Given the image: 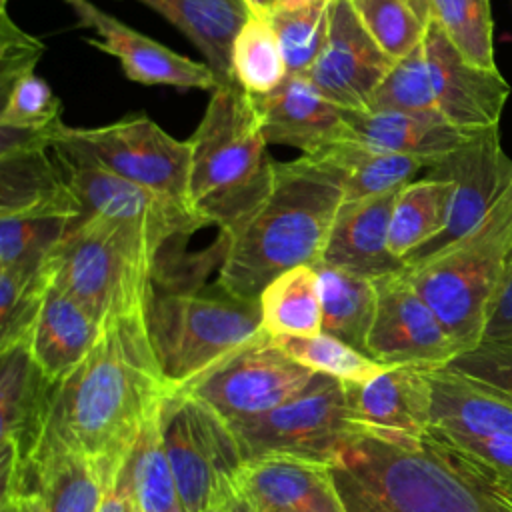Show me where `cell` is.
Returning a JSON list of instances; mask_svg holds the SVG:
<instances>
[{
	"instance_id": "obj_1",
	"label": "cell",
	"mask_w": 512,
	"mask_h": 512,
	"mask_svg": "<svg viewBox=\"0 0 512 512\" xmlns=\"http://www.w3.org/2000/svg\"><path fill=\"white\" fill-rule=\"evenodd\" d=\"M172 390L150 340L148 316L104 324L88 358L58 384L40 452L82 456L114 480Z\"/></svg>"
},
{
	"instance_id": "obj_2",
	"label": "cell",
	"mask_w": 512,
	"mask_h": 512,
	"mask_svg": "<svg viewBox=\"0 0 512 512\" xmlns=\"http://www.w3.org/2000/svg\"><path fill=\"white\" fill-rule=\"evenodd\" d=\"M330 468L346 512H512V480L432 430L354 436Z\"/></svg>"
},
{
	"instance_id": "obj_3",
	"label": "cell",
	"mask_w": 512,
	"mask_h": 512,
	"mask_svg": "<svg viewBox=\"0 0 512 512\" xmlns=\"http://www.w3.org/2000/svg\"><path fill=\"white\" fill-rule=\"evenodd\" d=\"M342 202V182L324 164L308 156L274 160L264 192L218 226L216 286L258 300L280 274L320 264Z\"/></svg>"
},
{
	"instance_id": "obj_4",
	"label": "cell",
	"mask_w": 512,
	"mask_h": 512,
	"mask_svg": "<svg viewBox=\"0 0 512 512\" xmlns=\"http://www.w3.org/2000/svg\"><path fill=\"white\" fill-rule=\"evenodd\" d=\"M162 248L140 224L84 214L50 250L52 280L100 326L146 318Z\"/></svg>"
},
{
	"instance_id": "obj_5",
	"label": "cell",
	"mask_w": 512,
	"mask_h": 512,
	"mask_svg": "<svg viewBox=\"0 0 512 512\" xmlns=\"http://www.w3.org/2000/svg\"><path fill=\"white\" fill-rule=\"evenodd\" d=\"M190 144V206L222 226L264 192L274 160L254 98L234 80L210 92Z\"/></svg>"
},
{
	"instance_id": "obj_6",
	"label": "cell",
	"mask_w": 512,
	"mask_h": 512,
	"mask_svg": "<svg viewBox=\"0 0 512 512\" xmlns=\"http://www.w3.org/2000/svg\"><path fill=\"white\" fill-rule=\"evenodd\" d=\"M510 252L512 184L474 230L402 268L460 354L482 342Z\"/></svg>"
},
{
	"instance_id": "obj_7",
	"label": "cell",
	"mask_w": 512,
	"mask_h": 512,
	"mask_svg": "<svg viewBox=\"0 0 512 512\" xmlns=\"http://www.w3.org/2000/svg\"><path fill=\"white\" fill-rule=\"evenodd\" d=\"M148 332L166 380L184 388L234 356L270 338L258 300H242L220 286L216 292L160 290L148 308Z\"/></svg>"
},
{
	"instance_id": "obj_8",
	"label": "cell",
	"mask_w": 512,
	"mask_h": 512,
	"mask_svg": "<svg viewBox=\"0 0 512 512\" xmlns=\"http://www.w3.org/2000/svg\"><path fill=\"white\" fill-rule=\"evenodd\" d=\"M160 428L182 512H206L236 486L246 462L234 430L208 404L178 388L162 404Z\"/></svg>"
},
{
	"instance_id": "obj_9",
	"label": "cell",
	"mask_w": 512,
	"mask_h": 512,
	"mask_svg": "<svg viewBox=\"0 0 512 512\" xmlns=\"http://www.w3.org/2000/svg\"><path fill=\"white\" fill-rule=\"evenodd\" d=\"M232 430L246 460L264 454H294L328 464L356 436L346 384L326 374H316L302 392Z\"/></svg>"
},
{
	"instance_id": "obj_10",
	"label": "cell",
	"mask_w": 512,
	"mask_h": 512,
	"mask_svg": "<svg viewBox=\"0 0 512 512\" xmlns=\"http://www.w3.org/2000/svg\"><path fill=\"white\" fill-rule=\"evenodd\" d=\"M56 140L130 182L190 206V144L170 136L146 114L96 128L64 126Z\"/></svg>"
},
{
	"instance_id": "obj_11",
	"label": "cell",
	"mask_w": 512,
	"mask_h": 512,
	"mask_svg": "<svg viewBox=\"0 0 512 512\" xmlns=\"http://www.w3.org/2000/svg\"><path fill=\"white\" fill-rule=\"evenodd\" d=\"M56 388L34 362L30 346L0 352V506L36 492V458L48 432Z\"/></svg>"
},
{
	"instance_id": "obj_12",
	"label": "cell",
	"mask_w": 512,
	"mask_h": 512,
	"mask_svg": "<svg viewBox=\"0 0 512 512\" xmlns=\"http://www.w3.org/2000/svg\"><path fill=\"white\" fill-rule=\"evenodd\" d=\"M314 376L316 372L292 360L272 338H264L178 390L208 404L232 428L278 408Z\"/></svg>"
},
{
	"instance_id": "obj_13",
	"label": "cell",
	"mask_w": 512,
	"mask_h": 512,
	"mask_svg": "<svg viewBox=\"0 0 512 512\" xmlns=\"http://www.w3.org/2000/svg\"><path fill=\"white\" fill-rule=\"evenodd\" d=\"M52 152L82 206V216L98 214L140 224L162 246L210 226L190 206L106 170L82 150L62 140H54Z\"/></svg>"
},
{
	"instance_id": "obj_14",
	"label": "cell",
	"mask_w": 512,
	"mask_h": 512,
	"mask_svg": "<svg viewBox=\"0 0 512 512\" xmlns=\"http://www.w3.org/2000/svg\"><path fill=\"white\" fill-rule=\"evenodd\" d=\"M376 310L366 352L378 364L442 368L458 354L436 314L400 272L374 278Z\"/></svg>"
},
{
	"instance_id": "obj_15",
	"label": "cell",
	"mask_w": 512,
	"mask_h": 512,
	"mask_svg": "<svg viewBox=\"0 0 512 512\" xmlns=\"http://www.w3.org/2000/svg\"><path fill=\"white\" fill-rule=\"evenodd\" d=\"M394 64L360 22L352 0H330L326 40L306 74L312 86L342 110L366 112Z\"/></svg>"
},
{
	"instance_id": "obj_16",
	"label": "cell",
	"mask_w": 512,
	"mask_h": 512,
	"mask_svg": "<svg viewBox=\"0 0 512 512\" xmlns=\"http://www.w3.org/2000/svg\"><path fill=\"white\" fill-rule=\"evenodd\" d=\"M428 172V176L454 182L448 224L436 238L408 256L404 266L446 248L474 230L512 184V158L500 144L498 128H490L428 168Z\"/></svg>"
},
{
	"instance_id": "obj_17",
	"label": "cell",
	"mask_w": 512,
	"mask_h": 512,
	"mask_svg": "<svg viewBox=\"0 0 512 512\" xmlns=\"http://www.w3.org/2000/svg\"><path fill=\"white\" fill-rule=\"evenodd\" d=\"M422 50L434 110L466 132L498 128L510 96V84L500 70L470 64L434 20Z\"/></svg>"
},
{
	"instance_id": "obj_18",
	"label": "cell",
	"mask_w": 512,
	"mask_h": 512,
	"mask_svg": "<svg viewBox=\"0 0 512 512\" xmlns=\"http://www.w3.org/2000/svg\"><path fill=\"white\" fill-rule=\"evenodd\" d=\"M78 20V26L96 32L88 44L114 56L124 74L146 86H174L194 90H216L214 72L188 56H182L150 36L126 26L116 16L100 10L90 0H62Z\"/></svg>"
},
{
	"instance_id": "obj_19",
	"label": "cell",
	"mask_w": 512,
	"mask_h": 512,
	"mask_svg": "<svg viewBox=\"0 0 512 512\" xmlns=\"http://www.w3.org/2000/svg\"><path fill=\"white\" fill-rule=\"evenodd\" d=\"M350 422L356 436L384 440L420 438L432 424L428 368L392 366L362 384H346Z\"/></svg>"
},
{
	"instance_id": "obj_20",
	"label": "cell",
	"mask_w": 512,
	"mask_h": 512,
	"mask_svg": "<svg viewBox=\"0 0 512 512\" xmlns=\"http://www.w3.org/2000/svg\"><path fill=\"white\" fill-rule=\"evenodd\" d=\"M236 488L256 512H346L330 464L304 456L250 458Z\"/></svg>"
},
{
	"instance_id": "obj_21",
	"label": "cell",
	"mask_w": 512,
	"mask_h": 512,
	"mask_svg": "<svg viewBox=\"0 0 512 512\" xmlns=\"http://www.w3.org/2000/svg\"><path fill=\"white\" fill-rule=\"evenodd\" d=\"M252 98L268 144L314 156L348 136L346 110L324 98L306 76L288 74L278 88Z\"/></svg>"
},
{
	"instance_id": "obj_22",
	"label": "cell",
	"mask_w": 512,
	"mask_h": 512,
	"mask_svg": "<svg viewBox=\"0 0 512 512\" xmlns=\"http://www.w3.org/2000/svg\"><path fill=\"white\" fill-rule=\"evenodd\" d=\"M398 190L342 202L320 264L364 278L400 272L404 262L390 252V218Z\"/></svg>"
},
{
	"instance_id": "obj_23",
	"label": "cell",
	"mask_w": 512,
	"mask_h": 512,
	"mask_svg": "<svg viewBox=\"0 0 512 512\" xmlns=\"http://www.w3.org/2000/svg\"><path fill=\"white\" fill-rule=\"evenodd\" d=\"M428 378L432 430L512 440V392L468 378L448 366L428 368Z\"/></svg>"
},
{
	"instance_id": "obj_24",
	"label": "cell",
	"mask_w": 512,
	"mask_h": 512,
	"mask_svg": "<svg viewBox=\"0 0 512 512\" xmlns=\"http://www.w3.org/2000/svg\"><path fill=\"white\" fill-rule=\"evenodd\" d=\"M346 124L352 138L390 152L418 158L426 168L436 166L448 154L456 152L480 134L460 130L436 112L346 110Z\"/></svg>"
},
{
	"instance_id": "obj_25",
	"label": "cell",
	"mask_w": 512,
	"mask_h": 512,
	"mask_svg": "<svg viewBox=\"0 0 512 512\" xmlns=\"http://www.w3.org/2000/svg\"><path fill=\"white\" fill-rule=\"evenodd\" d=\"M100 330L102 326L52 280L32 332L30 354L38 368L60 384L88 358Z\"/></svg>"
},
{
	"instance_id": "obj_26",
	"label": "cell",
	"mask_w": 512,
	"mask_h": 512,
	"mask_svg": "<svg viewBox=\"0 0 512 512\" xmlns=\"http://www.w3.org/2000/svg\"><path fill=\"white\" fill-rule=\"evenodd\" d=\"M178 28L204 56L218 84L232 82V48L250 18L244 0H138Z\"/></svg>"
},
{
	"instance_id": "obj_27",
	"label": "cell",
	"mask_w": 512,
	"mask_h": 512,
	"mask_svg": "<svg viewBox=\"0 0 512 512\" xmlns=\"http://www.w3.org/2000/svg\"><path fill=\"white\" fill-rule=\"evenodd\" d=\"M308 158L324 164L340 178L344 202L400 190L426 168L418 158L366 144L350 134Z\"/></svg>"
},
{
	"instance_id": "obj_28",
	"label": "cell",
	"mask_w": 512,
	"mask_h": 512,
	"mask_svg": "<svg viewBox=\"0 0 512 512\" xmlns=\"http://www.w3.org/2000/svg\"><path fill=\"white\" fill-rule=\"evenodd\" d=\"M454 182L426 176L402 186L394 198L390 218V252L406 260L436 238L448 224Z\"/></svg>"
},
{
	"instance_id": "obj_29",
	"label": "cell",
	"mask_w": 512,
	"mask_h": 512,
	"mask_svg": "<svg viewBox=\"0 0 512 512\" xmlns=\"http://www.w3.org/2000/svg\"><path fill=\"white\" fill-rule=\"evenodd\" d=\"M262 328L270 338L322 332V290L316 266H298L274 278L260 294Z\"/></svg>"
},
{
	"instance_id": "obj_30",
	"label": "cell",
	"mask_w": 512,
	"mask_h": 512,
	"mask_svg": "<svg viewBox=\"0 0 512 512\" xmlns=\"http://www.w3.org/2000/svg\"><path fill=\"white\" fill-rule=\"evenodd\" d=\"M50 282V252L0 266V352L30 346Z\"/></svg>"
},
{
	"instance_id": "obj_31",
	"label": "cell",
	"mask_w": 512,
	"mask_h": 512,
	"mask_svg": "<svg viewBox=\"0 0 512 512\" xmlns=\"http://www.w3.org/2000/svg\"><path fill=\"white\" fill-rule=\"evenodd\" d=\"M322 290V332L366 352L368 334L376 310V286L340 268L316 264Z\"/></svg>"
},
{
	"instance_id": "obj_32",
	"label": "cell",
	"mask_w": 512,
	"mask_h": 512,
	"mask_svg": "<svg viewBox=\"0 0 512 512\" xmlns=\"http://www.w3.org/2000/svg\"><path fill=\"white\" fill-rule=\"evenodd\" d=\"M114 480L70 452L42 450L36 460V492L42 494L48 512H98Z\"/></svg>"
},
{
	"instance_id": "obj_33",
	"label": "cell",
	"mask_w": 512,
	"mask_h": 512,
	"mask_svg": "<svg viewBox=\"0 0 512 512\" xmlns=\"http://www.w3.org/2000/svg\"><path fill=\"white\" fill-rule=\"evenodd\" d=\"M160 412L146 422L128 456L132 492L140 512H182L176 478L164 450Z\"/></svg>"
},
{
	"instance_id": "obj_34",
	"label": "cell",
	"mask_w": 512,
	"mask_h": 512,
	"mask_svg": "<svg viewBox=\"0 0 512 512\" xmlns=\"http://www.w3.org/2000/svg\"><path fill=\"white\" fill-rule=\"evenodd\" d=\"M352 6L386 56L394 62L416 50L430 24V0H352Z\"/></svg>"
},
{
	"instance_id": "obj_35",
	"label": "cell",
	"mask_w": 512,
	"mask_h": 512,
	"mask_svg": "<svg viewBox=\"0 0 512 512\" xmlns=\"http://www.w3.org/2000/svg\"><path fill=\"white\" fill-rule=\"evenodd\" d=\"M288 76L270 20L250 14L232 48V80L250 96H264Z\"/></svg>"
},
{
	"instance_id": "obj_36",
	"label": "cell",
	"mask_w": 512,
	"mask_h": 512,
	"mask_svg": "<svg viewBox=\"0 0 512 512\" xmlns=\"http://www.w3.org/2000/svg\"><path fill=\"white\" fill-rule=\"evenodd\" d=\"M272 340L298 364L316 374L338 378L344 384L368 382L386 368L364 352L326 332L314 336H280Z\"/></svg>"
},
{
	"instance_id": "obj_37",
	"label": "cell",
	"mask_w": 512,
	"mask_h": 512,
	"mask_svg": "<svg viewBox=\"0 0 512 512\" xmlns=\"http://www.w3.org/2000/svg\"><path fill=\"white\" fill-rule=\"evenodd\" d=\"M432 20L474 66L498 70L490 0H430Z\"/></svg>"
},
{
	"instance_id": "obj_38",
	"label": "cell",
	"mask_w": 512,
	"mask_h": 512,
	"mask_svg": "<svg viewBox=\"0 0 512 512\" xmlns=\"http://www.w3.org/2000/svg\"><path fill=\"white\" fill-rule=\"evenodd\" d=\"M328 6L330 0H322L308 8L272 14L270 24L278 36L288 74L306 76L314 66L328 32Z\"/></svg>"
},
{
	"instance_id": "obj_39",
	"label": "cell",
	"mask_w": 512,
	"mask_h": 512,
	"mask_svg": "<svg viewBox=\"0 0 512 512\" xmlns=\"http://www.w3.org/2000/svg\"><path fill=\"white\" fill-rule=\"evenodd\" d=\"M72 224L50 212L0 214V266L50 252Z\"/></svg>"
},
{
	"instance_id": "obj_40",
	"label": "cell",
	"mask_w": 512,
	"mask_h": 512,
	"mask_svg": "<svg viewBox=\"0 0 512 512\" xmlns=\"http://www.w3.org/2000/svg\"><path fill=\"white\" fill-rule=\"evenodd\" d=\"M0 126L18 130H52L62 126V104L50 84L30 72L0 96Z\"/></svg>"
},
{
	"instance_id": "obj_41",
	"label": "cell",
	"mask_w": 512,
	"mask_h": 512,
	"mask_svg": "<svg viewBox=\"0 0 512 512\" xmlns=\"http://www.w3.org/2000/svg\"><path fill=\"white\" fill-rule=\"evenodd\" d=\"M44 52V44L16 26L2 4L0 24V96L22 76L34 72L36 62Z\"/></svg>"
},
{
	"instance_id": "obj_42",
	"label": "cell",
	"mask_w": 512,
	"mask_h": 512,
	"mask_svg": "<svg viewBox=\"0 0 512 512\" xmlns=\"http://www.w3.org/2000/svg\"><path fill=\"white\" fill-rule=\"evenodd\" d=\"M448 368L512 392V342H480L476 348L458 354Z\"/></svg>"
},
{
	"instance_id": "obj_43",
	"label": "cell",
	"mask_w": 512,
	"mask_h": 512,
	"mask_svg": "<svg viewBox=\"0 0 512 512\" xmlns=\"http://www.w3.org/2000/svg\"><path fill=\"white\" fill-rule=\"evenodd\" d=\"M432 430V428H430ZM434 434L442 436L444 440L452 442L454 446L470 452L472 456L480 458L494 470H498L504 478L512 480V440L500 436H472V434H442L432 430Z\"/></svg>"
},
{
	"instance_id": "obj_44",
	"label": "cell",
	"mask_w": 512,
	"mask_h": 512,
	"mask_svg": "<svg viewBox=\"0 0 512 512\" xmlns=\"http://www.w3.org/2000/svg\"><path fill=\"white\" fill-rule=\"evenodd\" d=\"M482 342H512V252L494 296Z\"/></svg>"
},
{
	"instance_id": "obj_45",
	"label": "cell",
	"mask_w": 512,
	"mask_h": 512,
	"mask_svg": "<svg viewBox=\"0 0 512 512\" xmlns=\"http://www.w3.org/2000/svg\"><path fill=\"white\" fill-rule=\"evenodd\" d=\"M132 502H134V492H132L128 460H126V464L118 472L116 480L108 486L98 512H130Z\"/></svg>"
},
{
	"instance_id": "obj_46",
	"label": "cell",
	"mask_w": 512,
	"mask_h": 512,
	"mask_svg": "<svg viewBox=\"0 0 512 512\" xmlns=\"http://www.w3.org/2000/svg\"><path fill=\"white\" fill-rule=\"evenodd\" d=\"M0 512H48V510L42 494L32 492V494H22L14 498L6 506H0Z\"/></svg>"
},
{
	"instance_id": "obj_47",
	"label": "cell",
	"mask_w": 512,
	"mask_h": 512,
	"mask_svg": "<svg viewBox=\"0 0 512 512\" xmlns=\"http://www.w3.org/2000/svg\"><path fill=\"white\" fill-rule=\"evenodd\" d=\"M244 2H246L248 12L262 20H270L276 10V4H278V0H244Z\"/></svg>"
},
{
	"instance_id": "obj_48",
	"label": "cell",
	"mask_w": 512,
	"mask_h": 512,
	"mask_svg": "<svg viewBox=\"0 0 512 512\" xmlns=\"http://www.w3.org/2000/svg\"><path fill=\"white\" fill-rule=\"evenodd\" d=\"M228 512H256L252 504L244 498V494L234 486L228 492Z\"/></svg>"
},
{
	"instance_id": "obj_49",
	"label": "cell",
	"mask_w": 512,
	"mask_h": 512,
	"mask_svg": "<svg viewBox=\"0 0 512 512\" xmlns=\"http://www.w3.org/2000/svg\"><path fill=\"white\" fill-rule=\"evenodd\" d=\"M322 0H278L276 10L274 12H290V10H300V8H308L314 6Z\"/></svg>"
},
{
	"instance_id": "obj_50",
	"label": "cell",
	"mask_w": 512,
	"mask_h": 512,
	"mask_svg": "<svg viewBox=\"0 0 512 512\" xmlns=\"http://www.w3.org/2000/svg\"><path fill=\"white\" fill-rule=\"evenodd\" d=\"M206 512H228V494L220 500H216L212 506H208Z\"/></svg>"
},
{
	"instance_id": "obj_51",
	"label": "cell",
	"mask_w": 512,
	"mask_h": 512,
	"mask_svg": "<svg viewBox=\"0 0 512 512\" xmlns=\"http://www.w3.org/2000/svg\"><path fill=\"white\" fill-rule=\"evenodd\" d=\"M130 512H140V508H138V504H136V500L132 502V508H130Z\"/></svg>"
},
{
	"instance_id": "obj_52",
	"label": "cell",
	"mask_w": 512,
	"mask_h": 512,
	"mask_svg": "<svg viewBox=\"0 0 512 512\" xmlns=\"http://www.w3.org/2000/svg\"><path fill=\"white\" fill-rule=\"evenodd\" d=\"M2 4H6V0H2Z\"/></svg>"
}]
</instances>
